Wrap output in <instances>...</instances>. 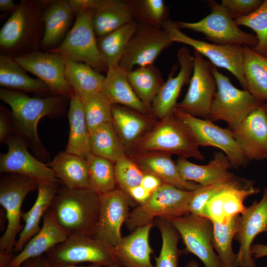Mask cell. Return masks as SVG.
<instances>
[{"label": "cell", "mask_w": 267, "mask_h": 267, "mask_svg": "<svg viewBox=\"0 0 267 267\" xmlns=\"http://www.w3.org/2000/svg\"><path fill=\"white\" fill-rule=\"evenodd\" d=\"M0 98L11 108L15 132L26 139L40 155L46 151L39 138L37 126L45 116L61 117L66 112L68 98L63 96L30 97L25 93L5 89H0Z\"/></svg>", "instance_id": "obj_1"}, {"label": "cell", "mask_w": 267, "mask_h": 267, "mask_svg": "<svg viewBox=\"0 0 267 267\" xmlns=\"http://www.w3.org/2000/svg\"><path fill=\"white\" fill-rule=\"evenodd\" d=\"M43 0H22L0 30V53L13 58L39 50L44 34Z\"/></svg>", "instance_id": "obj_2"}, {"label": "cell", "mask_w": 267, "mask_h": 267, "mask_svg": "<svg viewBox=\"0 0 267 267\" xmlns=\"http://www.w3.org/2000/svg\"><path fill=\"white\" fill-rule=\"evenodd\" d=\"M50 207L60 224L71 234L92 236L99 211V196L89 188L57 189Z\"/></svg>", "instance_id": "obj_3"}, {"label": "cell", "mask_w": 267, "mask_h": 267, "mask_svg": "<svg viewBox=\"0 0 267 267\" xmlns=\"http://www.w3.org/2000/svg\"><path fill=\"white\" fill-rule=\"evenodd\" d=\"M141 151L164 152L186 159L204 158L189 130L174 113L158 119L133 152Z\"/></svg>", "instance_id": "obj_4"}, {"label": "cell", "mask_w": 267, "mask_h": 267, "mask_svg": "<svg viewBox=\"0 0 267 267\" xmlns=\"http://www.w3.org/2000/svg\"><path fill=\"white\" fill-rule=\"evenodd\" d=\"M45 254L46 258L52 267L76 266L83 263L121 267L115 255L114 247L88 235H69L65 241Z\"/></svg>", "instance_id": "obj_5"}, {"label": "cell", "mask_w": 267, "mask_h": 267, "mask_svg": "<svg viewBox=\"0 0 267 267\" xmlns=\"http://www.w3.org/2000/svg\"><path fill=\"white\" fill-rule=\"evenodd\" d=\"M193 191L183 190L172 185L163 184L153 191L147 199L130 212L125 222L133 231L158 217L170 220L189 213V205Z\"/></svg>", "instance_id": "obj_6"}, {"label": "cell", "mask_w": 267, "mask_h": 267, "mask_svg": "<svg viewBox=\"0 0 267 267\" xmlns=\"http://www.w3.org/2000/svg\"><path fill=\"white\" fill-rule=\"evenodd\" d=\"M217 91L208 120L223 121L232 131L262 103L248 90L235 87L230 79L213 66Z\"/></svg>", "instance_id": "obj_7"}, {"label": "cell", "mask_w": 267, "mask_h": 267, "mask_svg": "<svg viewBox=\"0 0 267 267\" xmlns=\"http://www.w3.org/2000/svg\"><path fill=\"white\" fill-rule=\"evenodd\" d=\"M33 179L16 174H3L0 180V203L6 212L7 224L0 238V251L14 253L16 238L23 226L20 224L22 203L31 192L38 189Z\"/></svg>", "instance_id": "obj_8"}, {"label": "cell", "mask_w": 267, "mask_h": 267, "mask_svg": "<svg viewBox=\"0 0 267 267\" xmlns=\"http://www.w3.org/2000/svg\"><path fill=\"white\" fill-rule=\"evenodd\" d=\"M91 14V9L77 12L75 22L61 44L48 52L59 53L71 61L84 63L99 72L107 73L108 68L97 46Z\"/></svg>", "instance_id": "obj_9"}, {"label": "cell", "mask_w": 267, "mask_h": 267, "mask_svg": "<svg viewBox=\"0 0 267 267\" xmlns=\"http://www.w3.org/2000/svg\"><path fill=\"white\" fill-rule=\"evenodd\" d=\"M211 13L193 22L176 21L178 28L187 29L204 35L206 39L217 44H237L253 48L257 43L256 36L241 30L221 4L210 0Z\"/></svg>", "instance_id": "obj_10"}, {"label": "cell", "mask_w": 267, "mask_h": 267, "mask_svg": "<svg viewBox=\"0 0 267 267\" xmlns=\"http://www.w3.org/2000/svg\"><path fill=\"white\" fill-rule=\"evenodd\" d=\"M162 28L173 42L191 46L194 51L207 57L215 67L229 71L237 79L243 89L247 90L243 70L244 46L217 44L192 38L178 27L176 21L169 19L163 23Z\"/></svg>", "instance_id": "obj_11"}, {"label": "cell", "mask_w": 267, "mask_h": 267, "mask_svg": "<svg viewBox=\"0 0 267 267\" xmlns=\"http://www.w3.org/2000/svg\"><path fill=\"white\" fill-rule=\"evenodd\" d=\"M193 56V70L187 91L176 107L194 117L208 119L217 88L214 65L196 51Z\"/></svg>", "instance_id": "obj_12"}, {"label": "cell", "mask_w": 267, "mask_h": 267, "mask_svg": "<svg viewBox=\"0 0 267 267\" xmlns=\"http://www.w3.org/2000/svg\"><path fill=\"white\" fill-rule=\"evenodd\" d=\"M168 220L178 232L187 252L198 257L205 267H222L214 251L213 224L210 219L189 214Z\"/></svg>", "instance_id": "obj_13"}, {"label": "cell", "mask_w": 267, "mask_h": 267, "mask_svg": "<svg viewBox=\"0 0 267 267\" xmlns=\"http://www.w3.org/2000/svg\"><path fill=\"white\" fill-rule=\"evenodd\" d=\"M173 113L187 126L199 146H214L221 149L231 166L236 169L247 164L248 160L229 129L221 128L208 119L194 117L176 107Z\"/></svg>", "instance_id": "obj_14"}, {"label": "cell", "mask_w": 267, "mask_h": 267, "mask_svg": "<svg viewBox=\"0 0 267 267\" xmlns=\"http://www.w3.org/2000/svg\"><path fill=\"white\" fill-rule=\"evenodd\" d=\"M174 42L162 29L138 23L119 66L126 73L138 67L153 64L161 52Z\"/></svg>", "instance_id": "obj_15"}, {"label": "cell", "mask_w": 267, "mask_h": 267, "mask_svg": "<svg viewBox=\"0 0 267 267\" xmlns=\"http://www.w3.org/2000/svg\"><path fill=\"white\" fill-rule=\"evenodd\" d=\"M14 59L26 71L43 81L52 96L70 99L74 94L66 78L65 57L62 54L39 50Z\"/></svg>", "instance_id": "obj_16"}, {"label": "cell", "mask_w": 267, "mask_h": 267, "mask_svg": "<svg viewBox=\"0 0 267 267\" xmlns=\"http://www.w3.org/2000/svg\"><path fill=\"white\" fill-rule=\"evenodd\" d=\"M99 196V211L92 237L115 247L121 240V227L134 204L122 190H114Z\"/></svg>", "instance_id": "obj_17"}, {"label": "cell", "mask_w": 267, "mask_h": 267, "mask_svg": "<svg viewBox=\"0 0 267 267\" xmlns=\"http://www.w3.org/2000/svg\"><path fill=\"white\" fill-rule=\"evenodd\" d=\"M6 153L0 155V172L16 174L28 177L38 185L58 183L53 170L33 156L28 151L24 140L14 135L6 143Z\"/></svg>", "instance_id": "obj_18"}, {"label": "cell", "mask_w": 267, "mask_h": 267, "mask_svg": "<svg viewBox=\"0 0 267 267\" xmlns=\"http://www.w3.org/2000/svg\"><path fill=\"white\" fill-rule=\"evenodd\" d=\"M267 232V187L262 199L254 201L240 216L238 229L235 236L239 244L237 254V267H257L251 253L255 238Z\"/></svg>", "instance_id": "obj_19"}, {"label": "cell", "mask_w": 267, "mask_h": 267, "mask_svg": "<svg viewBox=\"0 0 267 267\" xmlns=\"http://www.w3.org/2000/svg\"><path fill=\"white\" fill-rule=\"evenodd\" d=\"M233 136L248 160L267 158V110L263 102L235 129Z\"/></svg>", "instance_id": "obj_20"}, {"label": "cell", "mask_w": 267, "mask_h": 267, "mask_svg": "<svg viewBox=\"0 0 267 267\" xmlns=\"http://www.w3.org/2000/svg\"><path fill=\"white\" fill-rule=\"evenodd\" d=\"M260 189L253 181L240 178L232 186L221 191L207 203L204 217L212 221L225 222L246 209L244 202L249 196L258 194Z\"/></svg>", "instance_id": "obj_21"}, {"label": "cell", "mask_w": 267, "mask_h": 267, "mask_svg": "<svg viewBox=\"0 0 267 267\" xmlns=\"http://www.w3.org/2000/svg\"><path fill=\"white\" fill-rule=\"evenodd\" d=\"M44 34L40 49L48 52L57 48L72 27L76 17L70 0H43Z\"/></svg>", "instance_id": "obj_22"}, {"label": "cell", "mask_w": 267, "mask_h": 267, "mask_svg": "<svg viewBox=\"0 0 267 267\" xmlns=\"http://www.w3.org/2000/svg\"><path fill=\"white\" fill-rule=\"evenodd\" d=\"M177 59L180 69L176 76L173 69L151 105L154 115L158 119L173 113L177 101L184 85L189 83L193 70V56L186 46L179 49Z\"/></svg>", "instance_id": "obj_23"}, {"label": "cell", "mask_w": 267, "mask_h": 267, "mask_svg": "<svg viewBox=\"0 0 267 267\" xmlns=\"http://www.w3.org/2000/svg\"><path fill=\"white\" fill-rule=\"evenodd\" d=\"M157 119L154 115H145L120 105H112V123L127 155L135 150Z\"/></svg>", "instance_id": "obj_24"}, {"label": "cell", "mask_w": 267, "mask_h": 267, "mask_svg": "<svg viewBox=\"0 0 267 267\" xmlns=\"http://www.w3.org/2000/svg\"><path fill=\"white\" fill-rule=\"evenodd\" d=\"M170 153L160 151L134 152L128 156L145 173L158 178L164 184L183 190L193 191L200 185L184 180L181 176L176 162Z\"/></svg>", "instance_id": "obj_25"}, {"label": "cell", "mask_w": 267, "mask_h": 267, "mask_svg": "<svg viewBox=\"0 0 267 267\" xmlns=\"http://www.w3.org/2000/svg\"><path fill=\"white\" fill-rule=\"evenodd\" d=\"M43 219L39 231L16 255L9 267H21L27 260L42 256L67 238L69 233L59 223L50 207L45 211Z\"/></svg>", "instance_id": "obj_26"}, {"label": "cell", "mask_w": 267, "mask_h": 267, "mask_svg": "<svg viewBox=\"0 0 267 267\" xmlns=\"http://www.w3.org/2000/svg\"><path fill=\"white\" fill-rule=\"evenodd\" d=\"M177 165L181 177L185 180L201 186L228 182L237 177L229 171L232 167L223 152H215L213 159L207 165H200L178 157Z\"/></svg>", "instance_id": "obj_27"}, {"label": "cell", "mask_w": 267, "mask_h": 267, "mask_svg": "<svg viewBox=\"0 0 267 267\" xmlns=\"http://www.w3.org/2000/svg\"><path fill=\"white\" fill-rule=\"evenodd\" d=\"M153 222L138 227L122 237L114 247L116 257L121 267H155L151 263L153 253L149 244V233Z\"/></svg>", "instance_id": "obj_28"}, {"label": "cell", "mask_w": 267, "mask_h": 267, "mask_svg": "<svg viewBox=\"0 0 267 267\" xmlns=\"http://www.w3.org/2000/svg\"><path fill=\"white\" fill-rule=\"evenodd\" d=\"M100 91L112 105H120L145 115H154L152 107L147 106L137 97L128 81L127 73L119 65L108 69Z\"/></svg>", "instance_id": "obj_29"}, {"label": "cell", "mask_w": 267, "mask_h": 267, "mask_svg": "<svg viewBox=\"0 0 267 267\" xmlns=\"http://www.w3.org/2000/svg\"><path fill=\"white\" fill-rule=\"evenodd\" d=\"M58 185V183L38 185V195L34 204L29 210L22 215V219L25 224L14 248L13 251L16 255L22 251L28 241L40 230V221L50 207Z\"/></svg>", "instance_id": "obj_30"}, {"label": "cell", "mask_w": 267, "mask_h": 267, "mask_svg": "<svg viewBox=\"0 0 267 267\" xmlns=\"http://www.w3.org/2000/svg\"><path fill=\"white\" fill-rule=\"evenodd\" d=\"M68 117L70 130L65 151L87 161L92 155L89 132L81 99L75 93L69 99Z\"/></svg>", "instance_id": "obj_31"}, {"label": "cell", "mask_w": 267, "mask_h": 267, "mask_svg": "<svg viewBox=\"0 0 267 267\" xmlns=\"http://www.w3.org/2000/svg\"><path fill=\"white\" fill-rule=\"evenodd\" d=\"M14 58L0 53V86L20 92H34L45 95L50 93L41 80L31 77Z\"/></svg>", "instance_id": "obj_32"}, {"label": "cell", "mask_w": 267, "mask_h": 267, "mask_svg": "<svg viewBox=\"0 0 267 267\" xmlns=\"http://www.w3.org/2000/svg\"><path fill=\"white\" fill-rule=\"evenodd\" d=\"M134 21L127 1L100 0L97 7L92 10L91 23L96 38Z\"/></svg>", "instance_id": "obj_33"}, {"label": "cell", "mask_w": 267, "mask_h": 267, "mask_svg": "<svg viewBox=\"0 0 267 267\" xmlns=\"http://www.w3.org/2000/svg\"><path fill=\"white\" fill-rule=\"evenodd\" d=\"M47 166L67 188H88L89 166L83 158L65 150L59 152Z\"/></svg>", "instance_id": "obj_34"}, {"label": "cell", "mask_w": 267, "mask_h": 267, "mask_svg": "<svg viewBox=\"0 0 267 267\" xmlns=\"http://www.w3.org/2000/svg\"><path fill=\"white\" fill-rule=\"evenodd\" d=\"M243 70L247 90L259 101L267 102V57L244 46Z\"/></svg>", "instance_id": "obj_35"}, {"label": "cell", "mask_w": 267, "mask_h": 267, "mask_svg": "<svg viewBox=\"0 0 267 267\" xmlns=\"http://www.w3.org/2000/svg\"><path fill=\"white\" fill-rule=\"evenodd\" d=\"M137 26L138 23L134 21L107 35L97 38L99 51L108 69L119 65Z\"/></svg>", "instance_id": "obj_36"}, {"label": "cell", "mask_w": 267, "mask_h": 267, "mask_svg": "<svg viewBox=\"0 0 267 267\" xmlns=\"http://www.w3.org/2000/svg\"><path fill=\"white\" fill-rule=\"evenodd\" d=\"M92 154L115 163L128 156L112 123L102 124L89 133Z\"/></svg>", "instance_id": "obj_37"}, {"label": "cell", "mask_w": 267, "mask_h": 267, "mask_svg": "<svg viewBox=\"0 0 267 267\" xmlns=\"http://www.w3.org/2000/svg\"><path fill=\"white\" fill-rule=\"evenodd\" d=\"M127 77L139 99L151 107L153 101L164 83L161 71L153 64L148 65L127 72Z\"/></svg>", "instance_id": "obj_38"}, {"label": "cell", "mask_w": 267, "mask_h": 267, "mask_svg": "<svg viewBox=\"0 0 267 267\" xmlns=\"http://www.w3.org/2000/svg\"><path fill=\"white\" fill-rule=\"evenodd\" d=\"M67 80L74 93L80 97L100 91L105 76L89 65L65 57Z\"/></svg>", "instance_id": "obj_39"}, {"label": "cell", "mask_w": 267, "mask_h": 267, "mask_svg": "<svg viewBox=\"0 0 267 267\" xmlns=\"http://www.w3.org/2000/svg\"><path fill=\"white\" fill-rule=\"evenodd\" d=\"M240 215L233 217L225 222L212 221V244L222 267H237V254L232 248V241L237 233Z\"/></svg>", "instance_id": "obj_40"}, {"label": "cell", "mask_w": 267, "mask_h": 267, "mask_svg": "<svg viewBox=\"0 0 267 267\" xmlns=\"http://www.w3.org/2000/svg\"><path fill=\"white\" fill-rule=\"evenodd\" d=\"M154 225L159 229L162 237V247L159 255L155 258V267H178L181 251L178 247L180 236L167 219L156 218Z\"/></svg>", "instance_id": "obj_41"}, {"label": "cell", "mask_w": 267, "mask_h": 267, "mask_svg": "<svg viewBox=\"0 0 267 267\" xmlns=\"http://www.w3.org/2000/svg\"><path fill=\"white\" fill-rule=\"evenodd\" d=\"M87 162L89 166V189L100 196L116 189L114 163L93 154Z\"/></svg>", "instance_id": "obj_42"}, {"label": "cell", "mask_w": 267, "mask_h": 267, "mask_svg": "<svg viewBox=\"0 0 267 267\" xmlns=\"http://www.w3.org/2000/svg\"><path fill=\"white\" fill-rule=\"evenodd\" d=\"M134 21L162 28L168 16V7L162 0L127 1Z\"/></svg>", "instance_id": "obj_43"}, {"label": "cell", "mask_w": 267, "mask_h": 267, "mask_svg": "<svg viewBox=\"0 0 267 267\" xmlns=\"http://www.w3.org/2000/svg\"><path fill=\"white\" fill-rule=\"evenodd\" d=\"M80 97L89 133L99 126L112 122V104L101 91Z\"/></svg>", "instance_id": "obj_44"}, {"label": "cell", "mask_w": 267, "mask_h": 267, "mask_svg": "<svg viewBox=\"0 0 267 267\" xmlns=\"http://www.w3.org/2000/svg\"><path fill=\"white\" fill-rule=\"evenodd\" d=\"M239 26L251 29L255 33L257 43L251 48L257 53L267 57V0L250 15L234 20Z\"/></svg>", "instance_id": "obj_45"}, {"label": "cell", "mask_w": 267, "mask_h": 267, "mask_svg": "<svg viewBox=\"0 0 267 267\" xmlns=\"http://www.w3.org/2000/svg\"><path fill=\"white\" fill-rule=\"evenodd\" d=\"M114 167L116 188L127 195L131 188L141 184L145 173L128 156L115 163Z\"/></svg>", "instance_id": "obj_46"}, {"label": "cell", "mask_w": 267, "mask_h": 267, "mask_svg": "<svg viewBox=\"0 0 267 267\" xmlns=\"http://www.w3.org/2000/svg\"><path fill=\"white\" fill-rule=\"evenodd\" d=\"M240 179L237 177L235 179L226 182L219 183L206 186L199 185L193 190V194L189 205L190 214L204 216L207 203L221 191L232 186Z\"/></svg>", "instance_id": "obj_47"}, {"label": "cell", "mask_w": 267, "mask_h": 267, "mask_svg": "<svg viewBox=\"0 0 267 267\" xmlns=\"http://www.w3.org/2000/svg\"><path fill=\"white\" fill-rule=\"evenodd\" d=\"M262 0H222L221 5L234 19L247 16L262 4Z\"/></svg>", "instance_id": "obj_48"}, {"label": "cell", "mask_w": 267, "mask_h": 267, "mask_svg": "<svg viewBox=\"0 0 267 267\" xmlns=\"http://www.w3.org/2000/svg\"><path fill=\"white\" fill-rule=\"evenodd\" d=\"M12 120L11 114L9 113L3 106H0V142L6 143L14 135V128Z\"/></svg>", "instance_id": "obj_49"}, {"label": "cell", "mask_w": 267, "mask_h": 267, "mask_svg": "<svg viewBox=\"0 0 267 267\" xmlns=\"http://www.w3.org/2000/svg\"><path fill=\"white\" fill-rule=\"evenodd\" d=\"M150 195L151 193L141 185L131 188L127 194L132 202L134 204L137 203L138 205L146 201Z\"/></svg>", "instance_id": "obj_50"}, {"label": "cell", "mask_w": 267, "mask_h": 267, "mask_svg": "<svg viewBox=\"0 0 267 267\" xmlns=\"http://www.w3.org/2000/svg\"><path fill=\"white\" fill-rule=\"evenodd\" d=\"M163 184L164 183L155 176L150 174L145 173L140 185L151 194Z\"/></svg>", "instance_id": "obj_51"}, {"label": "cell", "mask_w": 267, "mask_h": 267, "mask_svg": "<svg viewBox=\"0 0 267 267\" xmlns=\"http://www.w3.org/2000/svg\"><path fill=\"white\" fill-rule=\"evenodd\" d=\"M21 267H52L45 257L41 256L25 261Z\"/></svg>", "instance_id": "obj_52"}, {"label": "cell", "mask_w": 267, "mask_h": 267, "mask_svg": "<svg viewBox=\"0 0 267 267\" xmlns=\"http://www.w3.org/2000/svg\"><path fill=\"white\" fill-rule=\"evenodd\" d=\"M251 253L254 260L267 256V244L257 243L253 244Z\"/></svg>", "instance_id": "obj_53"}, {"label": "cell", "mask_w": 267, "mask_h": 267, "mask_svg": "<svg viewBox=\"0 0 267 267\" xmlns=\"http://www.w3.org/2000/svg\"><path fill=\"white\" fill-rule=\"evenodd\" d=\"M18 4L15 3L12 0H0V10L4 13L12 14L17 9Z\"/></svg>", "instance_id": "obj_54"}, {"label": "cell", "mask_w": 267, "mask_h": 267, "mask_svg": "<svg viewBox=\"0 0 267 267\" xmlns=\"http://www.w3.org/2000/svg\"><path fill=\"white\" fill-rule=\"evenodd\" d=\"M15 256L14 253L0 251V267H8Z\"/></svg>", "instance_id": "obj_55"}, {"label": "cell", "mask_w": 267, "mask_h": 267, "mask_svg": "<svg viewBox=\"0 0 267 267\" xmlns=\"http://www.w3.org/2000/svg\"><path fill=\"white\" fill-rule=\"evenodd\" d=\"M185 267H199V265L197 262L190 260L186 264Z\"/></svg>", "instance_id": "obj_56"}, {"label": "cell", "mask_w": 267, "mask_h": 267, "mask_svg": "<svg viewBox=\"0 0 267 267\" xmlns=\"http://www.w3.org/2000/svg\"><path fill=\"white\" fill-rule=\"evenodd\" d=\"M111 267L100 266H95V265H92V266H84L76 265V266H61V267Z\"/></svg>", "instance_id": "obj_57"}, {"label": "cell", "mask_w": 267, "mask_h": 267, "mask_svg": "<svg viewBox=\"0 0 267 267\" xmlns=\"http://www.w3.org/2000/svg\"><path fill=\"white\" fill-rule=\"evenodd\" d=\"M266 108H267V102L266 103Z\"/></svg>", "instance_id": "obj_58"}, {"label": "cell", "mask_w": 267, "mask_h": 267, "mask_svg": "<svg viewBox=\"0 0 267 267\" xmlns=\"http://www.w3.org/2000/svg\"></svg>", "instance_id": "obj_59"}]
</instances>
